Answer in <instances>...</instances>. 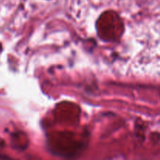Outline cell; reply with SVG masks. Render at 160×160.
Wrapping results in <instances>:
<instances>
[]
</instances>
